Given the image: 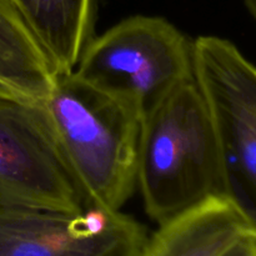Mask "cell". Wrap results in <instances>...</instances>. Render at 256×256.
Instances as JSON below:
<instances>
[{"instance_id": "2", "label": "cell", "mask_w": 256, "mask_h": 256, "mask_svg": "<svg viewBox=\"0 0 256 256\" xmlns=\"http://www.w3.org/2000/svg\"><path fill=\"white\" fill-rule=\"evenodd\" d=\"M42 105L89 206L120 212L138 186L140 115L74 72L58 75Z\"/></svg>"}, {"instance_id": "9", "label": "cell", "mask_w": 256, "mask_h": 256, "mask_svg": "<svg viewBox=\"0 0 256 256\" xmlns=\"http://www.w3.org/2000/svg\"><path fill=\"white\" fill-rule=\"evenodd\" d=\"M54 64L58 74L74 72L94 38L96 0H12Z\"/></svg>"}, {"instance_id": "6", "label": "cell", "mask_w": 256, "mask_h": 256, "mask_svg": "<svg viewBox=\"0 0 256 256\" xmlns=\"http://www.w3.org/2000/svg\"><path fill=\"white\" fill-rule=\"evenodd\" d=\"M145 228L122 212L0 202V256H139Z\"/></svg>"}, {"instance_id": "7", "label": "cell", "mask_w": 256, "mask_h": 256, "mask_svg": "<svg viewBox=\"0 0 256 256\" xmlns=\"http://www.w3.org/2000/svg\"><path fill=\"white\" fill-rule=\"evenodd\" d=\"M58 75L16 5L0 0V95L44 102Z\"/></svg>"}, {"instance_id": "5", "label": "cell", "mask_w": 256, "mask_h": 256, "mask_svg": "<svg viewBox=\"0 0 256 256\" xmlns=\"http://www.w3.org/2000/svg\"><path fill=\"white\" fill-rule=\"evenodd\" d=\"M0 202L64 212L90 208L42 102L0 95Z\"/></svg>"}, {"instance_id": "10", "label": "cell", "mask_w": 256, "mask_h": 256, "mask_svg": "<svg viewBox=\"0 0 256 256\" xmlns=\"http://www.w3.org/2000/svg\"><path fill=\"white\" fill-rule=\"evenodd\" d=\"M219 256H256V238L244 234Z\"/></svg>"}, {"instance_id": "11", "label": "cell", "mask_w": 256, "mask_h": 256, "mask_svg": "<svg viewBox=\"0 0 256 256\" xmlns=\"http://www.w3.org/2000/svg\"><path fill=\"white\" fill-rule=\"evenodd\" d=\"M242 2H244L245 6L252 16V19L256 22V0H242Z\"/></svg>"}, {"instance_id": "3", "label": "cell", "mask_w": 256, "mask_h": 256, "mask_svg": "<svg viewBox=\"0 0 256 256\" xmlns=\"http://www.w3.org/2000/svg\"><path fill=\"white\" fill-rule=\"evenodd\" d=\"M74 74L144 119L194 79L192 42L162 18L135 15L92 38Z\"/></svg>"}, {"instance_id": "8", "label": "cell", "mask_w": 256, "mask_h": 256, "mask_svg": "<svg viewBox=\"0 0 256 256\" xmlns=\"http://www.w3.org/2000/svg\"><path fill=\"white\" fill-rule=\"evenodd\" d=\"M244 234L246 226L232 205L212 198L159 225L139 256H219Z\"/></svg>"}, {"instance_id": "1", "label": "cell", "mask_w": 256, "mask_h": 256, "mask_svg": "<svg viewBox=\"0 0 256 256\" xmlns=\"http://www.w3.org/2000/svg\"><path fill=\"white\" fill-rule=\"evenodd\" d=\"M138 186L145 212L158 225L222 198L214 125L195 78L142 119Z\"/></svg>"}, {"instance_id": "4", "label": "cell", "mask_w": 256, "mask_h": 256, "mask_svg": "<svg viewBox=\"0 0 256 256\" xmlns=\"http://www.w3.org/2000/svg\"><path fill=\"white\" fill-rule=\"evenodd\" d=\"M192 55L216 136L222 198L256 238V66L212 35L195 39Z\"/></svg>"}]
</instances>
